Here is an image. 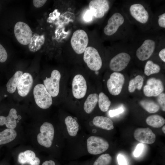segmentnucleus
I'll return each instance as SVG.
<instances>
[{"label": "nucleus", "instance_id": "nucleus-38", "mask_svg": "<svg viewBox=\"0 0 165 165\" xmlns=\"http://www.w3.org/2000/svg\"><path fill=\"white\" fill-rule=\"evenodd\" d=\"M47 1L46 0H33V4L36 8H40L42 7Z\"/></svg>", "mask_w": 165, "mask_h": 165}, {"label": "nucleus", "instance_id": "nucleus-1", "mask_svg": "<svg viewBox=\"0 0 165 165\" xmlns=\"http://www.w3.org/2000/svg\"><path fill=\"white\" fill-rule=\"evenodd\" d=\"M33 95L36 103L41 108L47 109L52 105V97L44 85L39 84L36 85L34 89Z\"/></svg>", "mask_w": 165, "mask_h": 165}, {"label": "nucleus", "instance_id": "nucleus-19", "mask_svg": "<svg viewBox=\"0 0 165 165\" xmlns=\"http://www.w3.org/2000/svg\"><path fill=\"white\" fill-rule=\"evenodd\" d=\"M16 110L13 108L10 109L7 116H0V126L5 125L8 128L14 129L16 126V119L18 118Z\"/></svg>", "mask_w": 165, "mask_h": 165}, {"label": "nucleus", "instance_id": "nucleus-7", "mask_svg": "<svg viewBox=\"0 0 165 165\" xmlns=\"http://www.w3.org/2000/svg\"><path fill=\"white\" fill-rule=\"evenodd\" d=\"M14 33L18 41L24 45L29 43L33 35L29 25L21 21H19L16 24L14 27Z\"/></svg>", "mask_w": 165, "mask_h": 165}, {"label": "nucleus", "instance_id": "nucleus-34", "mask_svg": "<svg viewBox=\"0 0 165 165\" xmlns=\"http://www.w3.org/2000/svg\"><path fill=\"white\" fill-rule=\"evenodd\" d=\"M158 23L159 27L165 28V13H164L158 16Z\"/></svg>", "mask_w": 165, "mask_h": 165}, {"label": "nucleus", "instance_id": "nucleus-25", "mask_svg": "<svg viewBox=\"0 0 165 165\" xmlns=\"http://www.w3.org/2000/svg\"><path fill=\"white\" fill-rule=\"evenodd\" d=\"M22 75V72L17 71L9 80L6 85L7 90L9 93L12 94L15 92Z\"/></svg>", "mask_w": 165, "mask_h": 165}, {"label": "nucleus", "instance_id": "nucleus-28", "mask_svg": "<svg viewBox=\"0 0 165 165\" xmlns=\"http://www.w3.org/2000/svg\"><path fill=\"white\" fill-rule=\"evenodd\" d=\"M144 82L143 77L140 75L136 76L130 80L128 85V90L130 93L134 92L136 89L140 90Z\"/></svg>", "mask_w": 165, "mask_h": 165}, {"label": "nucleus", "instance_id": "nucleus-20", "mask_svg": "<svg viewBox=\"0 0 165 165\" xmlns=\"http://www.w3.org/2000/svg\"><path fill=\"white\" fill-rule=\"evenodd\" d=\"M93 123L95 126L107 130H112L114 128L112 121L106 117L95 116L93 120Z\"/></svg>", "mask_w": 165, "mask_h": 165}, {"label": "nucleus", "instance_id": "nucleus-3", "mask_svg": "<svg viewBox=\"0 0 165 165\" xmlns=\"http://www.w3.org/2000/svg\"><path fill=\"white\" fill-rule=\"evenodd\" d=\"M83 60L88 67L93 71H98L102 66V60L99 53L93 47L86 48L84 52Z\"/></svg>", "mask_w": 165, "mask_h": 165}, {"label": "nucleus", "instance_id": "nucleus-2", "mask_svg": "<svg viewBox=\"0 0 165 165\" xmlns=\"http://www.w3.org/2000/svg\"><path fill=\"white\" fill-rule=\"evenodd\" d=\"M89 41L86 33L83 30L78 29L75 31L71 37L70 42L74 51L78 54L84 53Z\"/></svg>", "mask_w": 165, "mask_h": 165}, {"label": "nucleus", "instance_id": "nucleus-5", "mask_svg": "<svg viewBox=\"0 0 165 165\" xmlns=\"http://www.w3.org/2000/svg\"><path fill=\"white\" fill-rule=\"evenodd\" d=\"M40 133L37 136L38 143L46 148L50 147L52 144L54 134L53 125L48 122H44L40 127Z\"/></svg>", "mask_w": 165, "mask_h": 165}, {"label": "nucleus", "instance_id": "nucleus-9", "mask_svg": "<svg viewBox=\"0 0 165 165\" xmlns=\"http://www.w3.org/2000/svg\"><path fill=\"white\" fill-rule=\"evenodd\" d=\"M124 82L125 77L123 74L117 72L112 73L107 82L109 93L114 96L119 94L122 91Z\"/></svg>", "mask_w": 165, "mask_h": 165}, {"label": "nucleus", "instance_id": "nucleus-39", "mask_svg": "<svg viewBox=\"0 0 165 165\" xmlns=\"http://www.w3.org/2000/svg\"><path fill=\"white\" fill-rule=\"evenodd\" d=\"M159 56L160 59L164 62H165V48L161 49L159 52Z\"/></svg>", "mask_w": 165, "mask_h": 165}, {"label": "nucleus", "instance_id": "nucleus-14", "mask_svg": "<svg viewBox=\"0 0 165 165\" xmlns=\"http://www.w3.org/2000/svg\"><path fill=\"white\" fill-rule=\"evenodd\" d=\"M89 6L93 16L97 18H101L108 11L110 5L108 0H93L90 2Z\"/></svg>", "mask_w": 165, "mask_h": 165}, {"label": "nucleus", "instance_id": "nucleus-6", "mask_svg": "<svg viewBox=\"0 0 165 165\" xmlns=\"http://www.w3.org/2000/svg\"><path fill=\"white\" fill-rule=\"evenodd\" d=\"M125 22L123 15L119 12L114 13L108 19L104 28V32L107 36L113 35L117 33Z\"/></svg>", "mask_w": 165, "mask_h": 165}, {"label": "nucleus", "instance_id": "nucleus-16", "mask_svg": "<svg viewBox=\"0 0 165 165\" xmlns=\"http://www.w3.org/2000/svg\"><path fill=\"white\" fill-rule=\"evenodd\" d=\"M135 139L138 141L146 144H152L156 139V136L148 127L136 129L134 132Z\"/></svg>", "mask_w": 165, "mask_h": 165}, {"label": "nucleus", "instance_id": "nucleus-31", "mask_svg": "<svg viewBox=\"0 0 165 165\" xmlns=\"http://www.w3.org/2000/svg\"><path fill=\"white\" fill-rule=\"evenodd\" d=\"M112 160V158L109 154H103L95 161L93 165H108Z\"/></svg>", "mask_w": 165, "mask_h": 165}, {"label": "nucleus", "instance_id": "nucleus-35", "mask_svg": "<svg viewBox=\"0 0 165 165\" xmlns=\"http://www.w3.org/2000/svg\"><path fill=\"white\" fill-rule=\"evenodd\" d=\"M144 148L143 145L141 143L138 144L134 151V155L135 157H138L142 153Z\"/></svg>", "mask_w": 165, "mask_h": 165}, {"label": "nucleus", "instance_id": "nucleus-24", "mask_svg": "<svg viewBox=\"0 0 165 165\" xmlns=\"http://www.w3.org/2000/svg\"><path fill=\"white\" fill-rule=\"evenodd\" d=\"M64 121L69 135L73 137L75 136L79 129V125L77 122L71 116H67Z\"/></svg>", "mask_w": 165, "mask_h": 165}, {"label": "nucleus", "instance_id": "nucleus-12", "mask_svg": "<svg viewBox=\"0 0 165 165\" xmlns=\"http://www.w3.org/2000/svg\"><path fill=\"white\" fill-rule=\"evenodd\" d=\"M163 90L164 86L162 81L154 78L148 79L143 88L145 95L148 97L157 96Z\"/></svg>", "mask_w": 165, "mask_h": 165}, {"label": "nucleus", "instance_id": "nucleus-10", "mask_svg": "<svg viewBox=\"0 0 165 165\" xmlns=\"http://www.w3.org/2000/svg\"><path fill=\"white\" fill-rule=\"evenodd\" d=\"M61 75L57 70H53L50 78L46 77L43 80L44 86L51 97L57 96L59 93Z\"/></svg>", "mask_w": 165, "mask_h": 165}, {"label": "nucleus", "instance_id": "nucleus-27", "mask_svg": "<svg viewBox=\"0 0 165 165\" xmlns=\"http://www.w3.org/2000/svg\"><path fill=\"white\" fill-rule=\"evenodd\" d=\"M140 104L145 110L150 113L157 112L160 108L157 104L151 100H142L140 102Z\"/></svg>", "mask_w": 165, "mask_h": 165}, {"label": "nucleus", "instance_id": "nucleus-40", "mask_svg": "<svg viewBox=\"0 0 165 165\" xmlns=\"http://www.w3.org/2000/svg\"><path fill=\"white\" fill-rule=\"evenodd\" d=\"M92 15L90 11H88L85 15V19L87 21H89L91 19Z\"/></svg>", "mask_w": 165, "mask_h": 165}, {"label": "nucleus", "instance_id": "nucleus-13", "mask_svg": "<svg viewBox=\"0 0 165 165\" xmlns=\"http://www.w3.org/2000/svg\"><path fill=\"white\" fill-rule=\"evenodd\" d=\"M130 59V55L127 53H119L111 59L109 64L110 68L116 72L121 71L127 66Z\"/></svg>", "mask_w": 165, "mask_h": 165}, {"label": "nucleus", "instance_id": "nucleus-41", "mask_svg": "<svg viewBox=\"0 0 165 165\" xmlns=\"http://www.w3.org/2000/svg\"><path fill=\"white\" fill-rule=\"evenodd\" d=\"M42 165H55V162L53 160H50L44 162Z\"/></svg>", "mask_w": 165, "mask_h": 165}, {"label": "nucleus", "instance_id": "nucleus-22", "mask_svg": "<svg viewBox=\"0 0 165 165\" xmlns=\"http://www.w3.org/2000/svg\"><path fill=\"white\" fill-rule=\"evenodd\" d=\"M98 99V95L96 93L89 95L85 101L83 108L85 112L88 114L91 113L95 107Z\"/></svg>", "mask_w": 165, "mask_h": 165}, {"label": "nucleus", "instance_id": "nucleus-4", "mask_svg": "<svg viewBox=\"0 0 165 165\" xmlns=\"http://www.w3.org/2000/svg\"><path fill=\"white\" fill-rule=\"evenodd\" d=\"M129 12L131 16L137 23L144 25L149 22V11L143 4L139 3L132 4L129 8Z\"/></svg>", "mask_w": 165, "mask_h": 165}, {"label": "nucleus", "instance_id": "nucleus-15", "mask_svg": "<svg viewBox=\"0 0 165 165\" xmlns=\"http://www.w3.org/2000/svg\"><path fill=\"white\" fill-rule=\"evenodd\" d=\"M73 96L76 98H83L85 95L87 89L86 82L82 75L78 74L74 77L72 84Z\"/></svg>", "mask_w": 165, "mask_h": 165}, {"label": "nucleus", "instance_id": "nucleus-29", "mask_svg": "<svg viewBox=\"0 0 165 165\" xmlns=\"http://www.w3.org/2000/svg\"><path fill=\"white\" fill-rule=\"evenodd\" d=\"M98 102L99 108L103 112L108 110L111 103L108 97L102 92L99 94Z\"/></svg>", "mask_w": 165, "mask_h": 165}, {"label": "nucleus", "instance_id": "nucleus-42", "mask_svg": "<svg viewBox=\"0 0 165 165\" xmlns=\"http://www.w3.org/2000/svg\"><path fill=\"white\" fill-rule=\"evenodd\" d=\"M162 130L164 134H165V125L162 127Z\"/></svg>", "mask_w": 165, "mask_h": 165}, {"label": "nucleus", "instance_id": "nucleus-23", "mask_svg": "<svg viewBox=\"0 0 165 165\" xmlns=\"http://www.w3.org/2000/svg\"><path fill=\"white\" fill-rule=\"evenodd\" d=\"M17 136L14 129L7 128L0 132V145L9 143L13 140Z\"/></svg>", "mask_w": 165, "mask_h": 165}, {"label": "nucleus", "instance_id": "nucleus-18", "mask_svg": "<svg viewBox=\"0 0 165 165\" xmlns=\"http://www.w3.org/2000/svg\"><path fill=\"white\" fill-rule=\"evenodd\" d=\"M18 162L24 164L28 163L30 165H39L40 160L36 156L35 153L31 150H27L20 152L18 156Z\"/></svg>", "mask_w": 165, "mask_h": 165}, {"label": "nucleus", "instance_id": "nucleus-32", "mask_svg": "<svg viewBox=\"0 0 165 165\" xmlns=\"http://www.w3.org/2000/svg\"><path fill=\"white\" fill-rule=\"evenodd\" d=\"M157 101L163 111H165V94L162 93L158 95Z\"/></svg>", "mask_w": 165, "mask_h": 165}, {"label": "nucleus", "instance_id": "nucleus-33", "mask_svg": "<svg viewBox=\"0 0 165 165\" xmlns=\"http://www.w3.org/2000/svg\"><path fill=\"white\" fill-rule=\"evenodd\" d=\"M8 55L5 48L0 44V62L3 63L7 60Z\"/></svg>", "mask_w": 165, "mask_h": 165}, {"label": "nucleus", "instance_id": "nucleus-8", "mask_svg": "<svg viewBox=\"0 0 165 165\" xmlns=\"http://www.w3.org/2000/svg\"><path fill=\"white\" fill-rule=\"evenodd\" d=\"M88 152L92 155H97L106 151L108 148V142L103 138L97 136H91L87 140Z\"/></svg>", "mask_w": 165, "mask_h": 165}, {"label": "nucleus", "instance_id": "nucleus-36", "mask_svg": "<svg viewBox=\"0 0 165 165\" xmlns=\"http://www.w3.org/2000/svg\"><path fill=\"white\" fill-rule=\"evenodd\" d=\"M123 111V108L120 107L116 109L110 110L109 113L110 116L111 117H112L122 113Z\"/></svg>", "mask_w": 165, "mask_h": 165}, {"label": "nucleus", "instance_id": "nucleus-21", "mask_svg": "<svg viewBox=\"0 0 165 165\" xmlns=\"http://www.w3.org/2000/svg\"><path fill=\"white\" fill-rule=\"evenodd\" d=\"M44 35H39L35 33L32 36L31 41L28 44V48L32 52H35L39 50L45 41Z\"/></svg>", "mask_w": 165, "mask_h": 165}, {"label": "nucleus", "instance_id": "nucleus-17", "mask_svg": "<svg viewBox=\"0 0 165 165\" xmlns=\"http://www.w3.org/2000/svg\"><path fill=\"white\" fill-rule=\"evenodd\" d=\"M33 82L32 77L30 73L25 72L23 74L17 86L19 95L22 97L27 96L31 89Z\"/></svg>", "mask_w": 165, "mask_h": 165}, {"label": "nucleus", "instance_id": "nucleus-11", "mask_svg": "<svg viewBox=\"0 0 165 165\" xmlns=\"http://www.w3.org/2000/svg\"><path fill=\"white\" fill-rule=\"evenodd\" d=\"M156 46L155 41L151 38L145 40L136 51V55L139 60L145 61L148 59L154 53Z\"/></svg>", "mask_w": 165, "mask_h": 165}, {"label": "nucleus", "instance_id": "nucleus-37", "mask_svg": "<svg viewBox=\"0 0 165 165\" xmlns=\"http://www.w3.org/2000/svg\"><path fill=\"white\" fill-rule=\"evenodd\" d=\"M119 165H127V162L125 157L122 154H119L117 157Z\"/></svg>", "mask_w": 165, "mask_h": 165}, {"label": "nucleus", "instance_id": "nucleus-30", "mask_svg": "<svg viewBox=\"0 0 165 165\" xmlns=\"http://www.w3.org/2000/svg\"><path fill=\"white\" fill-rule=\"evenodd\" d=\"M160 69V67L158 64L154 63L152 61L148 60L145 64L144 72L145 75L149 76L158 73Z\"/></svg>", "mask_w": 165, "mask_h": 165}, {"label": "nucleus", "instance_id": "nucleus-26", "mask_svg": "<svg viewBox=\"0 0 165 165\" xmlns=\"http://www.w3.org/2000/svg\"><path fill=\"white\" fill-rule=\"evenodd\" d=\"M146 122L148 125L153 127L157 128L162 127L164 124L165 120L160 115H153L147 117Z\"/></svg>", "mask_w": 165, "mask_h": 165}]
</instances>
